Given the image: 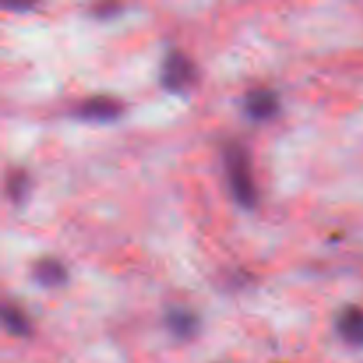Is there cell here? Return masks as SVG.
Instances as JSON below:
<instances>
[{
	"instance_id": "3957f363",
	"label": "cell",
	"mask_w": 363,
	"mask_h": 363,
	"mask_svg": "<svg viewBox=\"0 0 363 363\" xmlns=\"http://www.w3.org/2000/svg\"><path fill=\"white\" fill-rule=\"evenodd\" d=\"M124 106L117 98L110 96H92V98L84 99L74 106V116L84 121H92V123H106L113 121L123 113Z\"/></svg>"
},
{
	"instance_id": "52a82bcc",
	"label": "cell",
	"mask_w": 363,
	"mask_h": 363,
	"mask_svg": "<svg viewBox=\"0 0 363 363\" xmlns=\"http://www.w3.org/2000/svg\"><path fill=\"white\" fill-rule=\"evenodd\" d=\"M2 319H4V326H6V330L9 333H13V335L23 337L28 333V321L20 308L4 307Z\"/></svg>"
},
{
	"instance_id": "277c9868",
	"label": "cell",
	"mask_w": 363,
	"mask_h": 363,
	"mask_svg": "<svg viewBox=\"0 0 363 363\" xmlns=\"http://www.w3.org/2000/svg\"><path fill=\"white\" fill-rule=\"evenodd\" d=\"M245 110L255 121H266L279 112V98L272 89H252L245 98Z\"/></svg>"
},
{
	"instance_id": "5b68a950",
	"label": "cell",
	"mask_w": 363,
	"mask_h": 363,
	"mask_svg": "<svg viewBox=\"0 0 363 363\" xmlns=\"http://www.w3.org/2000/svg\"><path fill=\"white\" fill-rule=\"evenodd\" d=\"M337 332L350 346L363 347V308L346 307L337 318Z\"/></svg>"
},
{
	"instance_id": "9c48e42d",
	"label": "cell",
	"mask_w": 363,
	"mask_h": 363,
	"mask_svg": "<svg viewBox=\"0 0 363 363\" xmlns=\"http://www.w3.org/2000/svg\"><path fill=\"white\" fill-rule=\"evenodd\" d=\"M7 190L13 201H20L27 191V176L23 172H11L9 179H7Z\"/></svg>"
},
{
	"instance_id": "7a4b0ae2",
	"label": "cell",
	"mask_w": 363,
	"mask_h": 363,
	"mask_svg": "<svg viewBox=\"0 0 363 363\" xmlns=\"http://www.w3.org/2000/svg\"><path fill=\"white\" fill-rule=\"evenodd\" d=\"M197 66L183 52H170L162 67V84L167 91L183 94L197 84Z\"/></svg>"
},
{
	"instance_id": "ba28073f",
	"label": "cell",
	"mask_w": 363,
	"mask_h": 363,
	"mask_svg": "<svg viewBox=\"0 0 363 363\" xmlns=\"http://www.w3.org/2000/svg\"><path fill=\"white\" fill-rule=\"evenodd\" d=\"M169 326L179 337H188L195 330V318L190 312L174 311L169 314Z\"/></svg>"
},
{
	"instance_id": "6da1fadb",
	"label": "cell",
	"mask_w": 363,
	"mask_h": 363,
	"mask_svg": "<svg viewBox=\"0 0 363 363\" xmlns=\"http://www.w3.org/2000/svg\"><path fill=\"white\" fill-rule=\"evenodd\" d=\"M225 169L234 199L245 208H254L257 201V190L252 176L250 158L243 145L230 144L225 149Z\"/></svg>"
},
{
	"instance_id": "8992f818",
	"label": "cell",
	"mask_w": 363,
	"mask_h": 363,
	"mask_svg": "<svg viewBox=\"0 0 363 363\" xmlns=\"http://www.w3.org/2000/svg\"><path fill=\"white\" fill-rule=\"evenodd\" d=\"M32 277L38 280V284L45 287H57V286H62L67 279V273L66 268L60 264L57 259L52 257H46L41 259L34 264L32 268Z\"/></svg>"
}]
</instances>
